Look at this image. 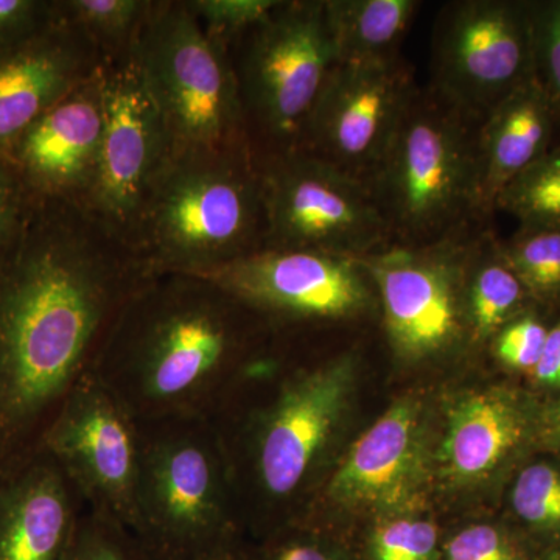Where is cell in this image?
Wrapping results in <instances>:
<instances>
[{"mask_svg": "<svg viewBox=\"0 0 560 560\" xmlns=\"http://www.w3.org/2000/svg\"><path fill=\"white\" fill-rule=\"evenodd\" d=\"M151 276L83 205L32 198L0 259V475L38 451Z\"/></svg>", "mask_w": 560, "mask_h": 560, "instance_id": "cell-1", "label": "cell"}, {"mask_svg": "<svg viewBox=\"0 0 560 560\" xmlns=\"http://www.w3.org/2000/svg\"><path fill=\"white\" fill-rule=\"evenodd\" d=\"M275 345L246 371L210 419L226 452L243 533L260 539L301 521L348 445L361 355L342 349L293 359Z\"/></svg>", "mask_w": 560, "mask_h": 560, "instance_id": "cell-2", "label": "cell"}, {"mask_svg": "<svg viewBox=\"0 0 560 560\" xmlns=\"http://www.w3.org/2000/svg\"><path fill=\"white\" fill-rule=\"evenodd\" d=\"M275 334L202 276L153 275L128 302L94 370L138 422L212 419Z\"/></svg>", "mask_w": 560, "mask_h": 560, "instance_id": "cell-3", "label": "cell"}, {"mask_svg": "<svg viewBox=\"0 0 560 560\" xmlns=\"http://www.w3.org/2000/svg\"><path fill=\"white\" fill-rule=\"evenodd\" d=\"M265 245L264 186L248 147L173 150L136 235L151 272L208 275Z\"/></svg>", "mask_w": 560, "mask_h": 560, "instance_id": "cell-4", "label": "cell"}, {"mask_svg": "<svg viewBox=\"0 0 560 560\" xmlns=\"http://www.w3.org/2000/svg\"><path fill=\"white\" fill-rule=\"evenodd\" d=\"M480 121L418 88L370 187L390 245L427 246L489 224L478 200Z\"/></svg>", "mask_w": 560, "mask_h": 560, "instance_id": "cell-5", "label": "cell"}, {"mask_svg": "<svg viewBox=\"0 0 560 560\" xmlns=\"http://www.w3.org/2000/svg\"><path fill=\"white\" fill-rule=\"evenodd\" d=\"M132 536L147 560H191L242 539L226 452L208 419L139 422Z\"/></svg>", "mask_w": 560, "mask_h": 560, "instance_id": "cell-6", "label": "cell"}, {"mask_svg": "<svg viewBox=\"0 0 560 560\" xmlns=\"http://www.w3.org/2000/svg\"><path fill=\"white\" fill-rule=\"evenodd\" d=\"M250 153L257 164L300 151L338 65L324 0H279L228 47Z\"/></svg>", "mask_w": 560, "mask_h": 560, "instance_id": "cell-7", "label": "cell"}, {"mask_svg": "<svg viewBox=\"0 0 560 560\" xmlns=\"http://www.w3.org/2000/svg\"><path fill=\"white\" fill-rule=\"evenodd\" d=\"M132 61L173 150L249 149L230 54L206 35L187 0H153Z\"/></svg>", "mask_w": 560, "mask_h": 560, "instance_id": "cell-8", "label": "cell"}, {"mask_svg": "<svg viewBox=\"0 0 560 560\" xmlns=\"http://www.w3.org/2000/svg\"><path fill=\"white\" fill-rule=\"evenodd\" d=\"M436 404L410 393L346 445L302 515L304 525L340 534L348 522H371L427 510L433 497Z\"/></svg>", "mask_w": 560, "mask_h": 560, "instance_id": "cell-9", "label": "cell"}, {"mask_svg": "<svg viewBox=\"0 0 560 560\" xmlns=\"http://www.w3.org/2000/svg\"><path fill=\"white\" fill-rule=\"evenodd\" d=\"M544 401L511 378L453 390L434 410L433 495L499 506L508 482L541 452Z\"/></svg>", "mask_w": 560, "mask_h": 560, "instance_id": "cell-10", "label": "cell"}, {"mask_svg": "<svg viewBox=\"0 0 560 560\" xmlns=\"http://www.w3.org/2000/svg\"><path fill=\"white\" fill-rule=\"evenodd\" d=\"M482 226L433 245H390L361 259L377 290L386 345L400 366H436L474 355L464 282L467 248Z\"/></svg>", "mask_w": 560, "mask_h": 560, "instance_id": "cell-11", "label": "cell"}, {"mask_svg": "<svg viewBox=\"0 0 560 560\" xmlns=\"http://www.w3.org/2000/svg\"><path fill=\"white\" fill-rule=\"evenodd\" d=\"M248 304L276 337L378 318L374 280L360 259L319 250L264 249L202 275Z\"/></svg>", "mask_w": 560, "mask_h": 560, "instance_id": "cell-12", "label": "cell"}, {"mask_svg": "<svg viewBox=\"0 0 560 560\" xmlns=\"http://www.w3.org/2000/svg\"><path fill=\"white\" fill-rule=\"evenodd\" d=\"M267 213L265 249L364 259L390 246L370 187L304 151L257 164Z\"/></svg>", "mask_w": 560, "mask_h": 560, "instance_id": "cell-13", "label": "cell"}, {"mask_svg": "<svg viewBox=\"0 0 560 560\" xmlns=\"http://www.w3.org/2000/svg\"><path fill=\"white\" fill-rule=\"evenodd\" d=\"M534 79L530 0H453L434 21L431 81L438 97L481 121Z\"/></svg>", "mask_w": 560, "mask_h": 560, "instance_id": "cell-14", "label": "cell"}, {"mask_svg": "<svg viewBox=\"0 0 560 560\" xmlns=\"http://www.w3.org/2000/svg\"><path fill=\"white\" fill-rule=\"evenodd\" d=\"M39 448L57 460L86 510L132 534L142 434L98 378L91 375L73 389Z\"/></svg>", "mask_w": 560, "mask_h": 560, "instance_id": "cell-15", "label": "cell"}, {"mask_svg": "<svg viewBox=\"0 0 560 560\" xmlns=\"http://www.w3.org/2000/svg\"><path fill=\"white\" fill-rule=\"evenodd\" d=\"M102 81L101 162L83 206L136 249L140 217L154 180L171 158L172 139L132 57L103 62Z\"/></svg>", "mask_w": 560, "mask_h": 560, "instance_id": "cell-16", "label": "cell"}, {"mask_svg": "<svg viewBox=\"0 0 560 560\" xmlns=\"http://www.w3.org/2000/svg\"><path fill=\"white\" fill-rule=\"evenodd\" d=\"M419 84L404 58L337 65L320 92L300 151L370 183Z\"/></svg>", "mask_w": 560, "mask_h": 560, "instance_id": "cell-17", "label": "cell"}, {"mask_svg": "<svg viewBox=\"0 0 560 560\" xmlns=\"http://www.w3.org/2000/svg\"><path fill=\"white\" fill-rule=\"evenodd\" d=\"M105 108L102 68L44 113L11 145V164L31 198L84 205L101 162Z\"/></svg>", "mask_w": 560, "mask_h": 560, "instance_id": "cell-18", "label": "cell"}, {"mask_svg": "<svg viewBox=\"0 0 560 560\" xmlns=\"http://www.w3.org/2000/svg\"><path fill=\"white\" fill-rule=\"evenodd\" d=\"M102 65L91 40L58 10L49 25L0 50V154Z\"/></svg>", "mask_w": 560, "mask_h": 560, "instance_id": "cell-19", "label": "cell"}, {"mask_svg": "<svg viewBox=\"0 0 560 560\" xmlns=\"http://www.w3.org/2000/svg\"><path fill=\"white\" fill-rule=\"evenodd\" d=\"M84 508L49 453L38 448L0 475V560H66Z\"/></svg>", "mask_w": 560, "mask_h": 560, "instance_id": "cell-20", "label": "cell"}, {"mask_svg": "<svg viewBox=\"0 0 560 560\" xmlns=\"http://www.w3.org/2000/svg\"><path fill=\"white\" fill-rule=\"evenodd\" d=\"M559 125L547 95L530 79L480 121L477 136L478 200L495 215L501 191L555 145Z\"/></svg>", "mask_w": 560, "mask_h": 560, "instance_id": "cell-21", "label": "cell"}, {"mask_svg": "<svg viewBox=\"0 0 560 560\" xmlns=\"http://www.w3.org/2000/svg\"><path fill=\"white\" fill-rule=\"evenodd\" d=\"M464 300L475 353H485L490 338L536 304L501 253L500 237L489 224L475 231L467 248Z\"/></svg>", "mask_w": 560, "mask_h": 560, "instance_id": "cell-22", "label": "cell"}, {"mask_svg": "<svg viewBox=\"0 0 560 560\" xmlns=\"http://www.w3.org/2000/svg\"><path fill=\"white\" fill-rule=\"evenodd\" d=\"M338 65L400 57V44L422 3L418 0H324Z\"/></svg>", "mask_w": 560, "mask_h": 560, "instance_id": "cell-23", "label": "cell"}, {"mask_svg": "<svg viewBox=\"0 0 560 560\" xmlns=\"http://www.w3.org/2000/svg\"><path fill=\"white\" fill-rule=\"evenodd\" d=\"M499 506L537 551L560 544V456H530L508 482Z\"/></svg>", "mask_w": 560, "mask_h": 560, "instance_id": "cell-24", "label": "cell"}, {"mask_svg": "<svg viewBox=\"0 0 560 560\" xmlns=\"http://www.w3.org/2000/svg\"><path fill=\"white\" fill-rule=\"evenodd\" d=\"M61 18L77 28L103 62L130 60L153 0H55Z\"/></svg>", "mask_w": 560, "mask_h": 560, "instance_id": "cell-25", "label": "cell"}, {"mask_svg": "<svg viewBox=\"0 0 560 560\" xmlns=\"http://www.w3.org/2000/svg\"><path fill=\"white\" fill-rule=\"evenodd\" d=\"M500 246L530 300L560 312V230L518 228L510 238H500Z\"/></svg>", "mask_w": 560, "mask_h": 560, "instance_id": "cell-26", "label": "cell"}, {"mask_svg": "<svg viewBox=\"0 0 560 560\" xmlns=\"http://www.w3.org/2000/svg\"><path fill=\"white\" fill-rule=\"evenodd\" d=\"M497 212L514 217L518 228L560 230V142L501 191Z\"/></svg>", "mask_w": 560, "mask_h": 560, "instance_id": "cell-27", "label": "cell"}, {"mask_svg": "<svg viewBox=\"0 0 560 560\" xmlns=\"http://www.w3.org/2000/svg\"><path fill=\"white\" fill-rule=\"evenodd\" d=\"M441 529L429 508L371 522L361 560H440Z\"/></svg>", "mask_w": 560, "mask_h": 560, "instance_id": "cell-28", "label": "cell"}, {"mask_svg": "<svg viewBox=\"0 0 560 560\" xmlns=\"http://www.w3.org/2000/svg\"><path fill=\"white\" fill-rule=\"evenodd\" d=\"M536 548L501 514L444 533L440 560H534Z\"/></svg>", "mask_w": 560, "mask_h": 560, "instance_id": "cell-29", "label": "cell"}, {"mask_svg": "<svg viewBox=\"0 0 560 560\" xmlns=\"http://www.w3.org/2000/svg\"><path fill=\"white\" fill-rule=\"evenodd\" d=\"M556 313L539 304L529 305L490 338L485 353L503 372L504 378L525 383L533 374Z\"/></svg>", "mask_w": 560, "mask_h": 560, "instance_id": "cell-30", "label": "cell"}, {"mask_svg": "<svg viewBox=\"0 0 560 560\" xmlns=\"http://www.w3.org/2000/svg\"><path fill=\"white\" fill-rule=\"evenodd\" d=\"M256 547L259 560H361L341 534L304 523L272 530Z\"/></svg>", "mask_w": 560, "mask_h": 560, "instance_id": "cell-31", "label": "cell"}, {"mask_svg": "<svg viewBox=\"0 0 560 560\" xmlns=\"http://www.w3.org/2000/svg\"><path fill=\"white\" fill-rule=\"evenodd\" d=\"M534 80L547 95L560 131V0H530Z\"/></svg>", "mask_w": 560, "mask_h": 560, "instance_id": "cell-32", "label": "cell"}, {"mask_svg": "<svg viewBox=\"0 0 560 560\" xmlns=\"http://www.w3.org/2000/svg\"><path fill=\"white\" fill-rule=\"evenodd\" d=\"M279 0H187L202 31L220 46L230 47L238 36L264 21Z\"/></svg>", "mask_w": 560, "mask_h": 560, "instance_id": "cell-33", "label": "cell"}, {"mask_svg": "<svg viewBox=\"0 0 560 560\" xmlns=\"http://www.w3.org/2000/svg\"><path fill=\"white\" fill-rule=\"evenodd\" d=\"M66 560H147L130 530L84 510Z\"/></svg>", "mask_w": 560, "mask_h": 560, "instance_id": "cell-34", "label": "cell"}, {"mask_svg": "<svg viewBox=\"0 0 560 560\" xmlns=\"http://www.w3.org/2000/svg\"><path fill=\"white\" fill-rule=\"evenodd\" d=\"M55 18V0H0V50L28 38Z\"/></svg>", "mask_w": 560, "mask_h": 560, "instance_id": "cell-35", "label": "cell"}, {"mask_svg": "<svg viewBox=\"0 0 560 560\" xmlns=\"http://www.w3.org/2000/svg\"><path fill=\"white\" fill-rule=\"evenodd\" d=\"M31 201L20 173L9 156L0 154V259L20 232Z\"/></svg>", "mask_w": 560, "mask_h": 560, "instance_id": "cell-36", "label": "cell"}, {"mask_svg": "<svg viewBox=\"0 0 560 560\" xmlns=\"http://www.w3.org/2000/svg\"><path fill=\"white\" fill-rule=\"evenodd\" d=\"M523 385L541 400L560 396V312L552 318L539 363Z\"/></svg>", "mask_w": 560, "mask_h": 560, "instance_id": "cell-37", "label": "cell"}, {"mask_svg": "<svg viewBox=\"0 0 560 560\" xmlns=\"http://www.w3.org/2000/svg\"><path fill=\"white\" fill-rule=\"evenodd\" d=\"M541 401V452L560 456V396Z\"/></svg>", "mask_w": 560, "mask_h": 560, "instance_id": "cell-38", "label": "cell"}, {"mask_svg": "<svg viewBox=\"0 0 560 560\" xmlns=\"http://www.w3.org/2000/svg\"><path fill=\"white\" fill-rule=\"evenodd\" d=\"M191 560H259V555L257 547H250L245 537H242Z\"/></svg>", "mask_w": 560, "mask_h": 560, "instance_id": "cell-39", "label": "cell"}, {"mask_svg": "<svg viewBox=\"0 0 560 560\" xmlns=\"http://www.w3.org/2000/svg\"><path fill=\"white\" fill-rule=\"evenodd\" d=\"M534 560H560V544L537 551Z\"/></svg>", "mask_w": 560, "mask_h": 560, "instance_id": "cell-40", "label": "cell"}]
</instances>
